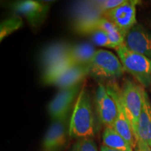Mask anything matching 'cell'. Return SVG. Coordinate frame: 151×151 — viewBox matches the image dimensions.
Wrapping results in <instances>:
<instances>
[{
    "mask_svg": "<svg viewBox=\"0 0 151 151\" xmlns=\"http://www.w3.org/2000/svg\"><path fill=\"white\" fill-rule=\"evenodd\" d=\"M75 29L81 35H89L95 30H102L107 33L116 49L124 43V37L118 28L108 19L101 15H93L86 18L77 19Z\"/></svg>",
    "mask_w": 151,
    "mask_h": 151,
    "instance_id": "cell-5",
    "label": "cell"
},
{
    "mask_svg": "<svg viewBox=\"0 0 151 151\" xmlns=\"http://www.w3.org/2000/svg\"><path fill=\"white\" fill-rule=\"evenodd\" d=\"M71 151H99L92 138L78 139L73 145Z\"/></svg>",
    "mask_w": 151,
    "mask_h": 151,
    "instance_id": "cell-21",
    "label": "cell"
},
{
    "mask_svg": "<svg viewBox=\"0 0 151 151\" xmlns=\"http://www.w3.org/2000/svg\"><path fill=\"white\" fill-rule=\"evenodd\" d=\"M125 0H102V1H93L92 4L97 10L101 14L112 10L121 5Z\"/></svg>",
    "mask_w": 151,
    "mask_h": 151,
    "instance_id": "cell-20",
    "label": "cell"
},
{
    "mask_svg": "<svg viewBox=\"0 0 151 151\" xmlns=\"http://www.w3.org/2000/svg\"><path fill=\"white\" fill-rule=\"evenodd\" d=\"M97 112L101 123L106 127H113L118 116V107L114 99L107 91L106 86L99 83L96 92Z\"/></svg>",
    "mask_w": 151,
    "mask_h": 151,
    "instance_id": "cell-9",
    "label": "cell"
},
{
    "mask_svg": "<svg viewBox=\"0 0 151 151\" xmlns=\"http://www.w3.org/2000/svg\"><path fill=\"white\" fill-rule=\"evenodd\" d=\"M89 64L90 75L97 79L119 78L125 71L118 57L103 49L96 50Z\"/></svg>",
    "mask_w": 151,
    "mask_h": 151,
    "instance_id": "cell-4",
    "label": "cell"
},
{
    "mask_svg": "<svg viewBox=\"0 0 151 151\" xmlns=\"http://www.w3.org/2000/svg\"><path fill=\"white\" fill-rule=\"evenodd\" d=\"M124 44L129 50L151 60V31L137 23L124 37Z\"/></svg>",
    "mask_w": 151,
    "mask_h": 151,
    "instance_id": "cell-10",
    "label": "cell"
},
{
    "mask_svg": "<svg viewBox=\"0 0 151 151\" xmlns=\"http://www.w3.org/2000/svg\"><path fill=\"white\" fill-rule=\"evenodd\" d=\"M22 24H23V22L20 16H15L6 19L1 22L0 24V40L2 41L4 38L20 29Z\"/></svg>",
    "mask_w": 151,
    "mask_h": 151,
    "instance_id": "cell-18",
    "label": "cell"
},
{
    "mask_svg": "<svg viewBox=\"0 0 151 151\" xmlns=\"http://www.w3.org/2000/svg\"><path fill=\"white\" fill-rule=\"evenodd\" d=\"M137 151H151L150 150H138Z\"/></svg>",
    "mask_w": 151,
    "mask_h": 151,
    "instance_id": "cell-23",
    "label": "cell"
},
{
    "mask_svg": "<svg viewBox=\"0 0 151 151\" xmlns=\"http://www.w3.org/2000/svg\"><path fill=\"white\" fill-rule=\"evenodd\" d=\"M103 144L109 148L120 151H133V148L112 127H106L102 135Z\"/></svg>",
    "mask_w": 151,
    "mask_h": 151,
    "instance_id": "cell-17",
    "label": "cell"
},
{
    "mask_svg": "<svg viewBox=\"0 0 151 151\" xmlns=\"http://www.w3.org/2000/svg\"><path fill=\"white\" fill-rule=\"evenodd\" d=\"M90 64L75 66L52 79L48 85H54L60 89L69 88L82 83L87 76L90 75Z\"/></svg>",
    "mask_w": 151,
    "mask_h": 151,
    "instance_id": "cell-14",
    "label": "cell"
},
{
    "mask_svg": "<svg viewBox=\"0 0 151 151\" xmlns=\"http://www.w3.org/2000/svg\"><path fill=\"white\" fill-rule=\"evenodd\" d=\"M49 6L47 3L33 0L18 1L13 3L11 9L25 17L29 24L37 27L43 22L48 14Z\"/></svg>",
    "mask_w": 151,
    "mask_h": 151,
    "instance_id": "cell-11",
    "label": "cell"
},
{
    "mask_svg": "<svg viewBox=\"0 0 151 151\" xmlns=\"http://www.w3.org/2000/svg\"><path fill=\"white\" fill-rule=\"evenodd\" d=\"M89 35L91 38L92 43L96 46L116 49V46L113 44L109 35L104 31L95 30V31L90 33Z\"/></svg>",
    "mask_w": 151,
    "mask_h": 151,
    "instance_id": "cell-19",
    "label": "cell"
},
{
    "mask_svg": "<svg viewBox=\"0 0 151 151\" xmlns=\"http://www.w3.org/2000/svg\"><path fill=\"white\" fill-rule=\"evenodd\" d=\"M67 120H53L50 124L43 140V147L46 151H60L66 146L67 136L69 135Z\"/></svg>",
    "mask_w": 151,
    "mask_h": 151,
    "instance_id": "cell-13",
    "label": "cell"
},
{
    "mask_svg": "<svg viewBox=\"0 0 151 151\" xmlns=\"http://www.w3.org/2000/svg\"><path fill=\"white\" fill-rule=\"evenodd\" d=\"M100 151H120V150H114V149H111L109 148L108 147L102 146L100 148Z\"/></svg>",
    "mask_w": 151,
    "mask_h": 151,
    "instance_id": "cell-22",
    "label": "cell"
},
{
    "mask_svg": "<svg viewBox=\"0 0 151 151\" xmlns=\"http://www.w3.org/2000/svg\"><path fill=\"white\" fill-rule=\"evenodd\" d=\"M140 3L138 0H125L119 6L105 12L102 16L112 22L125 37L128 32L137 23V6Z\"/></svg>",
    "mask_w": 151,
    "mask_h": 151,
    "instance_id": "cell-6",
    "label": "cell"
},
{
    "mask_svg": "<svg viewBox=\"0 0 151 151\" xmlns=\"http://www.w3.org/2000/svg\"><path fill=\"white\" fill-rule=\"evenodd\" d=\"M145 91L143 86L129 79L124 81L120 88V97L126 115L131 123L134 134L137 135V124L144 103Z\"/></svg>",
    "mask_w": 151,
    "mask_h": 151,
    "instance_id": "cell-3",
    "label": "cell"
},
{
    "mask_svg": "<svg viewBox=\"0 0 151 151\" xmlns=\"http://www.w3.org/2000/svg\"><path fill=\"white\" fill-rule=\"evenodd\" d=\"M116 50L124 70L133 76L141 86H151V60L129 50L124 43Z\"/></svg>",
    "mask_w": 151,
    "mask_h": 151,
    "instance_id": "cell-2",
    "label": "cell"
},
{
    "mask_svg": "<svg viewBox=\"0 0 151 151\" xmlns=\"http://www.w3.org/2000/svg\"><path fill=\"white\" fill-rule=\"evenodd\" d=\"M96 50L90 43L73 45L62 61L70 67L88 65L91 61Z\"/></svg>",
    "mask_w": 151,
    "mask_h": 151,
    "instance_id": "cell-16",
    "label": "cell"
},
{
    "mask_svg": "<svg viewBox=\"0 0 151 151\" xmlns=\"http://www.w3.org/2000/svg\"><path fill=\"white\" fill-rule=\"evenodd\" d=\"M69 137L72 139L92 138L95 134L96 125L91 99L83 86L75 102L69 126Z\"/></svg>",
    "mask_w": 151,
    "mask_h": 151,
    "instance_id": "cell-1",
    "label": "cell"
},
{
    "mask_svg": "<svg viewBox=\"0 0 151 151\" xmlns=\"http://www.w3.org/2000/svg\"><path fill=\"white\" fill-rule=\"evenodd\" d=\"M136 141L138 150H151V104L146 92L138 121Z\"/></svg>",
    "mask_w": 151,
    "mask_h": 151,
    "instance_id": "cell-12",
    "label": "cell"
},
{
    "mask_svg": "<svg viewBox=\"0 0 151 151\" xmlns=\"http://www.w3.org/2000/svg\"><path fill=\"white\" fill-rule=\"evenodd\" d=\"M107 91L113 97L118 107V116L113 128L134 148L137 146L135 136L134 134L131 123L126 115L120 97V88L115 81H109L106 85Z\"/></svg>",
    "mask_w": 151,
    "mask_h": 151,
    "instance_id": "cell-7",
    "label": "cell"
},
{
    "mask_svg": "<svg viewBox=\"0 0 151 151\" xmlns=\"http://www.w3.org/2000/svg\"><path fill=\"white\" fill-rule=\"evenodd\" d=\"M72 46L70 43L58 42L49 45L44 48L41 55V62L43 73L61 62L67 55Z\"/></svg>",
    "mask_w": 151,
    "mask_h": 151,
    "instance_id": "cell-15",
    "label": "cell"
},
{
    "mask_svg": "<svg viewBox=\"0 0 151 151\" xmlns=\"http://www.w3.org/2000/svg\"><path fill=\"white\" fill-rule=\"evenodd\" d=\"M82 88L83 82L60 90L48 104V112L52 120H61L67 118L73 104L76 101V98H78Z\"/></svg>",
    "mask_w": 151,
    "mask_h": 151,
    "instance_id": "cell-8",
    "label": "cell"
}]
</instances>
